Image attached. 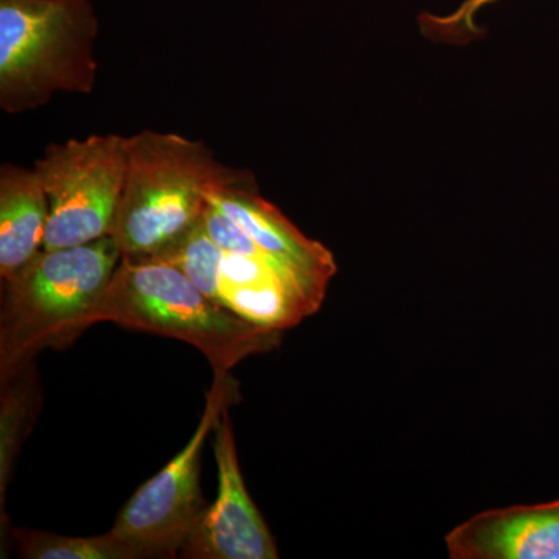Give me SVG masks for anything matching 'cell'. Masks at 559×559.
Segmentation results:
<instances>
[{"label":"cell","instance_id":"cell-10","mask_svg":"<svg viewBox=\"0 0 559 559\" xmlns=\"http://www.w3.org/2000/svg\"><path fill=\"white\" fill-rule=\"evenodd\" d=\"M444 540L452 559H559V500L481 511Z\"/></svg>","mask_w":559,"mask_h":559},{"label":"cell","instance_id":"cell-13","mask_svg":"<svg viewBox=\"0 0 559 559\" xmlns=\"http://www.w3.org/2000/svg\"><path fill=\"white\" fill-rule=\"evenodd\" d=\"M21 558L145 559L142 551L108 532L100 536H64L33 528H11Z\"/></svg>","mask_w":559,"mask_h":559},{"label":"cell","instance_id":"cell-4","mask_svg":"<svg viewBox=\"0 0 559 559\" xmlns=\"http://www.w3.org/2000/svg\"><path fill=\"white\" fill-rule=\"evenodd\" d=\"M98 17L92 0H0V108L46 106L97 83Z\"/></svg>","mask_w":559,"mask_h":559},{"label":"cell","instance_id":"cell-3","mask_svg":"<svg viewBox=\"0 0 559 559\" xmlns=\"http://www.w3.org/2000/svg\"><path fill=\"white\" fill-rule=\"evenodd\" d=\"M121 261L109 237L43 249L2 280L0 378L47 348H68L92 326V314Z\"/></svg>","mask_w":559,"mask_h":559},{"label":"cell","instance_id":"cell-8","mask_svg":"<svg viewBox=\"0 0 559 559\" xmlns=\"http://www.w3.org/2000/svg\"><path fill=\"white\" fill-rule=\"evenodd\" d=\"M215 450L218 466V496L205 507L179 551L186 559H277V544L261 516L238 460L229 407L216 421Z\"/></svg>","mask_w":559,"mask_h":559},{"label":"cell","instance_id":"cell-1","mask_svg":"<svg viewBox=\"0 0 559 559\" xmlns=\"http://www.w3.org/2000/svg\"><path fill=\"white\" fill-rule=\"evenodd\" d=\"M257 187L200 140L145 130L130 138L128 173L109 238L121 257H154L201 223L212 191Z\"/></svg>","mask_w":559,"mask_h":559},{"label":"cell","instance_id":"cell-7","mask_svg":"<svg viewBox=\"0 0 559 559\" xmlns=\"http://www.w3.org/2000/svg\"><path fill=\"white\" fill-rule=\"evenodd\" d=\"M238 401L230 373L215 374L204 414L189 443L168 465L142 485L117 514V538L142 551L143 558H176L200 520L205 502L201 491L202 448L221 412Z\"/></svg>","mask_w":559,"mask_h":559},{"label":"cell","instance_id":"cell-14","mask_svg":"<svg viewBox=\"0 0 559 559\" xmlns=\"http://www.w3.org/2000/svg\"><path fill=\"white\" fill-rule=\"evenodd\" d=\"M496 0H465L454 13L447 16L421 14L418 17L421 32L429 39L440 43L463 44L480 38L481 32L476 22V14Z\"/></svg>","mask_w":559,"mask_h":559},{"label":"cell","instance_id":"cell-2","mask_svg":"<svg viewBox=\"0 0 559 559\" xmlns=\"http://www.w3.org/2000/svg\"><path fill=\"white\" fill-rule=\"evenodd\" d=\"M102 322L186 342L200 349L215 374L277 348L283 333L215 304L179 267L157 257H121L92 314V325Z\"/></svg>","mask_w":559,"mask_h":559},{"label":"cell","instance_id":"cell-9","mask_svg":"<svg viewBox=\"0 0 559 559\" xmlns=\"http://www.w3.org/2000/svg\"><path fill=\"white\" fill-rule=\"evenodd\" d=\"M209 202L270 253L320 310L337 271L330 249L301 234L274 204L260 197L257 187L218 189L210 193Z\"/></svg>","mask_w":559,"mask_h":559},{"label":"cell","instance_id":"cell-6","mask_svg":"<svg viewBox=\"0 0 559 559\" xmlns=\"http://www.w3.org/2000/svg\"><path fill=\"white\" fill-rule=\"evenodd\" d=\"M130 138L70 139L47 146L36 160L49 200L44 249L70 248L109 237L123 191Z\"/></svg>","mask_w":559,"mask_h":559},{"label":"cell","instance_id":"cell-5","mask_svg":"<svg viewBox=\"0 0 559 559\" xmlns=\"http://www.w3.org/2000/svg\"><path fill=\"white\" fill-rule=\"evenodd\" d=\"M157 259L179 267L209 297L240 318L286 331L319 308L288 272L215 205Z\"/></svg>","mask_w":559,"mask_h":559},{"label":"cell","instance_id":"cell-11","mask_svg":"<svg viewBox=\"0 0 559 559\" xmlns=\"http://www.w3.org/2000/svg\"><path fill=\"white\" fill-rule=\"evenodd\" d=\"M49 200L35 168H0V277L16 274L44 249Z\"/></svg>","mask_w":559,"mask_h":559},{"label":"cell","instance_id":"cell-12","mask_svg":"<svg viewBox=\"0 0 559 559\" xmlns=\"http://www.w3.org/2000/svg\"><path fill=\"white\" fill-rule=\"evenodd\" d=\"M0 516L3 533L5 522L9 524L5 516L7 489L22 443L31 432L33 419L43 403V390L33 362L25 364L9 377L0 378Z\"/></svg>","mask_w":559,"mask_h":559}]
</instances>
